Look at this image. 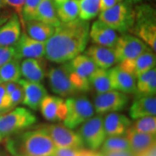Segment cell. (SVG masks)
I'll return each instance as SVG.
<instances>
[{
	"label": "cell",
	"mask_w": 156,
	"mask_h": 156,
	"mask_svg": "<svg viewBox=\"0 0 156 156\" xmlns=\"http://www.w3.org/2000/svg\"><path fill=\"white\" fill-rule=\"evenodd\" d=\"M89 36L95 44L109 48L114 47L119 38L116 31L99 20L91 25Z\"/></svg>",
	"instance_id": "cell-17"
},
{
	"label": "cell",
	"mask_w": 156,
	"mask_h": 156,
	"mask_svg": "<svg viewBox=\"0 0 156 156\" xmlns=\"http://www.w3.org/2000/svg\"><path fill=\"white\" fill-rule=\"evenodd\" d=\"M56 13L61 23H69L77 19L80 14L79 0H66L56 7Z\"/></svg>",
	"instance_id": "cell-29"
},
{
	"label": "cell",
	"mask_w": 156,
	"mask_h": 156,
	"mask_svg": "<svg viewBox=\"0 0 156 156\" xmlns=\"http://www.w3.org/2000/svg\"><path fill=\"white\" fill-rule=\"evenodd\" d=\"M41 127L47 132L56 148L83 147V142L77 132L73 131L64 124H51Z\"/></svg>",
	"instance_id": "cell-10"
},
{
	"label": "cell",
	"mask_w": 156,
	"mask_h": 156,
	"mask_svg": "<svg viewBox=\"0 0 156 156\" xmlns=\"http://www.w3.org/2000/svg\"><path fill=\"white\" fill-rule=\"evenodd\" d=\"M126 2L129 3L130 5H136V4L141 3L142 2L145 1V0H125Z\"/></svg>",
	"instance_id": "cell-44"
},
{
	"label": "cell",
	"mask_w": 156,
	"mask_h": 156,
	"mask_svg": "<svg viewBox=\"0 0 156 156\" xmlns=\"http://www.w3.org/2000/svg\"><path fill=\"white\" fill-rule=\"evenodd\" d=\"M15 57L14 46H0V67Z\"/></svg>",
	"instance_id": "cell-36"
},
{
	"label": "cell",
	"mask_w": 156,
	"mask_h": 156,
	"mask_svg": "<svg viewBox=\"0 0 156 156\" xmlns=\"http://www.w3.org/2000/svg\"><path fill=\"white\" fill-rule=\"evenodd\" d=\"M132 119L145 116H155L156 98L155 95H140L132 103L129 112Z\"/></svg>",
	"instance_id": "cell-23"
},
{
	"label": "cell",
	"mask_w": 156,
	"mask_h": 156,
	"mask_svg": "<svg viewBox=\"0 0 156 156\" xmlns=\"http://www.w3.org/2000/svg\"><path fill=\"white\" fill-rule=\"evenodd\" d=\"M1 140H2V139H1V138H0V141H1Z\"/></svg>",
	"instance_id": "cell-48"
},
{
	"label": "cell",
	"mask_w": 156,
	"mask_h": 156,
	"mask_svg": "<svg viewBox=\"0 0 156 156\" xmlns=\"http://www.w3.org/2000/svg\"><path fill=\"white\" fill-rule=\"evenodd\" d=\"M67 62L70 69L73 70L79 76L86 79H89L90 76L98 68L91 58L85 54H79Z\"/></svg>",
	"instance_id": "cell-27"
},
{
	"label": "cell",
	"mask_w": 156,
	"mask_h": 156,
	"mask_svg": "<svg viewBox=\"0 0 156 156\" xmlns=\"http://www.w3.org/2000/svg\"><path fill=\"white\" fill-rule=\"evenodd\" d=\"M9 97H10V106H9L10 111L12 109L15 108L20 103H22L23 99V90L20 84L19 86L11 93Z\"/></svg>",
	"instance_id": "cell-38"
},
{
	"label": "cell",
	"mask_w": 156,
	"mask_h": 156,
	"mask_svg": "<svg viewBox=\"0 0 156 156\" xmlns=\"http://www.w3.org/2000/svg\"><path fill=\"white\" fill-rule=\"evenodd\" d=\"M41 1L42 0H25L22 11L23 27L25 22L34 20L36 9Z\"/></svg>",
	"instance_id": "cell-34"
},
{
	"label": "cell",
	"mask_w": 156,
	"mask_h": 156,
	"mask_svg": "<svg viewBox=\"0 0 156 156\" xmlns=\"http://www.w3.org/2000/svg\"><path fill=\"white\" fill-rule=\"evenodd\" d=\"M113 90L124 93H135L136 78L119 66L109 69Z\"/></svg>",
	"instance_id": "cell-20"
},
{
	"label": "cell",
	"mask_w": 156,
	"mask_h": 156,
	"mask_svg": "<svg viewBox=\"0 0 156 156\" xmlns=\"http://www.w3.org/2000/svg\"><path fill=\"white\" fill-rule=\"evenodd\" d=\"M135 120L134 124L129 126L134 131L146 134H156L155 116H145Z\"/></svg>",
	"instance_id": "cell-33"
},
{
	"label": "cell",
	"mask_w": 156,
	"mask_h": 156,
	"mask_svg": "<svg viewBox=\"0 0 156 156\" xmlns=\"http://www.w3.org/2000/svg\"><path fill=\"white\" fill-rule=\"evenodd\" d=\"M135 20L131 31L154 53L156 51L155 11L151 5L143 4L134 7Z\"/></svg>",
	"instance_id": "cell-3"
},
{
	"label": "cell",
	"mask_w": 156,
	"mask_h": 156,
	"mask_svg": "<svg viewBox=\"0 0 156 156\" xmlns=\"http://www.w3.org/2000/svg\"><path fill=\"white\" fill-rule=\"evenodd\" d=\"M12 13L10 12V11L6 8L0 9V26L2 25L6 21H7Z\"/></svg>",
	"instance_id": "cell-41"
},
{
	"label": "cell",
	"mask_w": 156,
	"mask_h": 156,
	"mask_svg": "<svg viewBox=\"0 0 156 156\" xmlns=\"http://www.w3.org/2000/svg\"><path fill=\"white\" fill-rule=\"evenodd\" d=\"M136 93L140 95H155L156 69L153 67L136 78Z\"/></svg>",
	"instance_id": "cell-26"
},
{
	"label": "cell",
	"mask_w": 156,
	"mask_h": 156,
	"mask_svg": "<svg viewBox=\"0 0 156 156\" xmlns=\"http://www.w3.org/2000/svg\"><path fill=\"white\" fill-rule=\"evenodd\" d=\"M46 43L30 38L26 33L21 34L18 41L14 45L15 58L18 59L29 58H44Z\"/></svg>",
	"instance_id": "cell-13"
},
{
	"label": "cell",
	"mask_w": 156,
	"mask_h": 156,
	"mask_svg": "<svg viewBox=\"0 0 156 156\" xmlns=\"http://www.w3.org/2000/svg\"><path fill=\"white\" fill-rule=\"evenodd\" d=\"M42 116L49 122L64 121L67 115V108L65 100L60 96H45L39 106Z\"/></svg>",
	"instance_id": "cell-15"
},
{
	"label": "cell",
	"mask_w": 156,
	"mask_h": 156,
	"mask_svg": "<svg viewBox=\"0 0 156 156\" xmlns=\"http://www.w3.org/2000/svg\"><path fill=\"white\" fill-rule=\"evenodd\" d=\"M103 125L106 136H122L131 126V121L125 115L112 112L103 118Z\"/></svg>",
	"instance_id": "cell-22"
},
{
	"label": "cell",
	"mask_w": 156,
	"mask_h": 156,
	"mask_svg": "<svg viewBox=\"0 0 156 156\" xmlns=\"http://www.w3.org/2000/svg\"><path fill=\"white\" fill-rule=\"evenodd\" d=\"M34 113L24 107H16L0 116V138L2 140L23 132L36 124Z\"/></svg>",
	"instance_id": "cell-4"
},
{
	"label": "cell",
	"mask_w": 156,
	"mask_h": 156,
	"mask_svg": "<svg viewBox=\"0 0 156 156\" xmlns=\"http://www.w3.org/2000/svg\"><path fill=\"white\" fill-rule=\"evenodd\" d=\"M5 83L6 93L9 95H10L11 93L19 86L18 83H15V82H7V83Z\"/></svg>",
	"instance_id": "cell-43"
},
{
	"label": "cell",
	"mask_w": 156,
	"mask_h": 156,
	"mask_svg": "<svg viewBox=\"0 0 156 156\" xmlns=\"http://www.w3.org/2000/svg\"><path fill=\"white\" fill-rule=\"evenodd\" d=\"M34 20L41 21L54 27L58 26L61 23L53 0H42L36 9Z\"/></svg>",
	"instance_id": "cell-24"
},
{
	"label": "cell",
	"mask_w": 156,
	"mask_h": 156,
	"mask_svg": "<svg viewBox=\"0 0 156 156\" xmlns=\"http://www.w3.org/2000/svg\"><path fill=\"white\" fill-rule=\"evenodd\" d=\"M7 146L16 156H54L57 149L41 126L9 136Z\"/></svg>",
	"instance_id": "cell-2"
},
{
	"label": "cell",
	"mask_w": 156,
	"mask_h": 156,
	"mask_svg": "<svg viewBox=\"0 0 156 156\" xmlns=\"http://www.w3.org/2000/svg\"><path fill=\"white\" fill-rule=\"evenodd\" d=\"M126 136L129 143L130 151L134 156H147L155 150L156 135L134 131L129 128Z\"/></svg>",
	"instance_id": "cell-12"
},
{
	"label": "cell",
	"mask_w": 156,
	"mask_h": 156,
	"mask_svg": "<svg viewBox=\"0 0 156 156\" xmlns=\"http://www.w3.org/2000/svg\"><path fill=\"white\" fill-rule=\"evenodd\" d=\"M67 112L63 121L67 127L75 129L95 114L94 107L85 95L72 96L65 100Z\"/></svg>",
	"instance_id": "cell-6"
},
{
	"label": "cell",
	"mask_w": 156,
	"mask_h": 156,
	"mask_svg": "<svg viewBox=\"0 0 156 156\" xmlns=\"http://www.w3.org/2000/svg\"><path fill=\"white\" fill-rule=\"evenodd\" d=\"M149 48L141 39L132 35L122 34L119 36L114 47L117 63L132 59L143 53Z\"/></svg>",
	"instance_id": "cell-11"
},
{
	"label": "cell",
	"mask_w": 156,
	"mask_h": 156,
	"mask_svg": "<svg viewBox=\"0 0 156 156\" xmlns=\"http://www.w3.org/2000/svg\"><path fill=\"white\" fill-rule=\"evenodd\" d=\"M100 0H79V18L90 20L99 14Z\"/></svg>",
	"instance_id": "cell-32"
},
{
	"label": "cell",
	"mask_w": 156,
	"mask_h": 156,
	"mask_svg": "<svg viewBox=\"0 0 156 156\" xmlns=\"http://www.w3.org/2000/svg\"><path fill=\"white\" fill-rule=\"evenodd\" d=\"M7 7V5L4 2V0H0V9H4Z\"/></svg>",
	"instance_id": "cell-46"
},
{
	"label": "cell",
	"mask_w": 156,
	"mask_h": 156,
	"mask_svg": "<svg viewBox=\"0 0 156 156\" xmlns=\"http://www.w3.org/2000/svg\"><path fill=\"white\" fill-rule=\"evenodd\" d=\"M54 4H55L56 5V7H57L59 6L60 5H62V3L66 1V0H53Z\"/></svg>",
	"instance_id": "cell-45"
},
{
	"label": "cell",
	"mask_w": 156,
	"mask_h": 156,
	"mask_svg": "<svg viewBox=\"0 0 156 156\" xmlns=\"http://www.w3.org/2000/svg\"><path fill=\"white\" fill-rule=\"evenodd\" d=\"M120 0H100V6H99V12L106 9L112 8L117 3L120 2Z\"/></svg>",
	"instance_id": "cell-40"
},
{
	"label": "cell",
	"mask_w": 156,
	"mask_h": 156,
	"mask_svg": "<svg viewBox=\"0 0 156 156\" xmlns=\"http://www.w3.org/2000/svg\"><path fill=\"white\" fill-rule=\"evenodd\" d=\"M85 54L101 69H109L117 63L114 48L94 44L87 48Z\"/></svg>",
	"instance_id": "cell-19"
},
{
	"label": "cell",
	"mask_w": 156,
	"mask_h": 156,
	"mask_svg": "<svg viewBox=\"0 0 156 156\" xmlns=\"http://www.w3.org/2000/svg\"><path fill=\"white\" fill-rule=\"evenodd\" d=\"M10 106V97L7 94L5 90V83H0V108H3L8 112L10 111L9 109Z\"/></svg>",
	"instance_id": "cell-39"
},
{
	"label": "cell",
	"mask_w": 156,
	"mask_h": 156,
	"mask_svg": "<svg viewBox=\"0 0 156 156\" xmlns=\"http://www.w3.org/2000/svg\"><path fill=\"white\" fill-rule=\"evenodd\" d=\"M88 21L77 18L61 23L46 41L45 57L56 64L69 62L85 50L90 36Z\"/></svg>",
	"instance_id": "cell-1"
},
{
	"label": "cell",
	"mask_w": 156,
	"mask_h": 156,
	"mask_svg": "<svg viewBox=\"0 0 156 156\" xmlns=\"http://www.w3.org/2000/svg\"><path fill=\"white\" fill-rule=\"evenodd\" d=\"M155 53L148 48L143 53L132 59L124 60L120 62L119 67L135 77H139L152 68L155 67Z\"/></svg>",
	"instance_id": "cell-14"
},
{
	"label": "cell",
	"mask_w": 156,
	"mask_h": 156,
	"mask_svg": "<svg viewBox=\"0 0 156 156\" xmlns=\"http://www.w3.org/2000/svg\"><path fill=\"white\" fill-rule=\"evenodd\" d=\"M21 77L20 59L15 57L0 67V80L2 83H17Z\"/></svg>",
	"instance_id": "cell-30"
},
{
	"label": "cell",
	"mask_w": 156,
	"mask_h": 156,
	"mask_svg": "<svg viewBox=\"0 0 156 156\" xmlns=\"http://www.w3.org/2000/svg\"><path fill=\"white\" fill-rule=\"evenodd\" d=\"M20 71L25 80L41 83L47 74V63L44 58H24L20 62Z\"/></svg>",
	"instance_id": "cell-18"
},
{
	"label": "cell",
	"mask_w": 156,
	"mask_h": 156,
	"mask_svg": "<svg viewBox=\"0 0 156 156\" xmlns=\"http://www.w3.org/2000/svg\"><path fill=\"white\" fill-rule=\"evenodd\" d=\"M54 156H100L93 150L79 148H57Z\"/></svg>",
	"instance_id": "cell-35"
},
{
	"label": "cell",
	"mask_w": 156,
	"mask_h": 156,
	"mask_svg": "<svg viewBox=\"0 0 156 156\" xmlns=\"http://www.w3.org/2000/svg\"><path fill=\"white\" fill-rule=\"evenodd\" d=\"M23 90L22 103L33 111L39 109L44 98L48 95L47 90L41 83L20 79L17 82Z\"/></svg>",
	"instance_id": "cell-16"
},
{
	"label": "cell",
	"mask_w": 156,
	"mask_h": 156,
	"mask_svg": "<svg viewBox=\"0 0 156 156\" xmlns=\"http://www.w3.org/2000/svg\"><path fill=\"white\" fill-rule=\"evenodd\" d=\"M48 85L51 90L62 98L74 96L79 93L72 83L67 63L51 67L47 71Z\"/></svg>",
	"instance_id": "cell-7"
},
{
	"label": "cell",
	"mask_w": 156,
	"mask_h": 156,
	"mask_svg": "<svg viewBox=\"0 0 156 156\" xmlns=\"http://www.w3.org/2000/svg\"><path fill=\"white\" fill-rule=\"evenodd\" d=\"M127 95L120 91L112 90L97 94L93 99V107L97 114L103 115L112 112H120L127 106Z\"/></svg>",
	"instance_id": "cell-9"
},
{
	"label": "cell",
	"mask_w": 156,
	"mask_h": 156,
	"mask_svg": "<svg viewBox=\"0 0 156 156\" xmlns=\"http://www.w3.org/2000/svg\"><path fill=\"white\" fill-rule=\"evenodd\" d=\"M77 133L80 136L84 145L90 149L95 151L100 147L106 138L102 115L93 116L83 123Z\"/></svg>",
	"instance_id": "cell-8"
},
{
	"label": "cell",
	"mask_w": 156,
	"mask_h": 156,
	"mask_svg": "<svg viewBox=\"0 0 156 156\" xmlns=\"http://www.w3.org/2000/svg\"><path fill=\"white\" fill-rule=\"evenodd\" d=\"M24 27L26 28L27 34L30 38L45 43L53 35L55 30V27L38 20L25 22Z\"/></svg>",
	"instance_id": "cell-25"
},
{
	"label": "cell",
	"mask_w": 156,
	"mask_h": 156,
	"mask_svg": "<svg viewBox=\"0 0 156 156\" xmlns=\"http://www.w3.org/2000/svg\"><path fill=\"white\" fill-rule=\"evenodd\" d=\"M103 153L130 151L129 143L126 136H108L102 144Z\"/></svg>",
	"instance_id": "cell-31"
},
{
	"label": "cell",
	"mask_w": 156,
	"mask_h": 156,
	"mask_svg": "<svg viewBox=\"0 0 156 156\" xmlns=\"http://www.w3.org/2000/svg\"><path fill=\"white\" fill-rule=\"evenodd\" d=\"M6 5L9 6L15 11V13L18 15L20 20L21 24L23 26V22L22 18V11L23 6H24L25 0H4Z\"/></svg>",
	"instance_id": "cell-37"
},
{
	"label": "cell",
	"mask_w": 156,
	"mask_h": 156,
	"mask_svg": "<svg viewBox=\"0 0 156 156\" xmlns=\"http://www.w3.org/2000/svg\"><path fill=\"white\" fill-rule=\"evenodd\" d=\"M98 20L115 31L126 34L133 28L135 12L132 5L122 1L112 8L99 12Z\"/></svg>",
	"instance_id": "cell-5"
},
{
	"label": "cell",
	"mask_w": 156,
	"mask_h": 156,
	"mask_svg": "<svg viewBox=\"0 0 156 156\" xmlns=\"http://www.w3.org/2000/svg\"><path fill=\"white\" fill-rule=\"evenodd\" d=\"M20 20L12 13L7 21L0 26V46H14L21 35Z\"/></svg>",
	"instance_id": "cell-21"
},
{
	"label": "cell",
	"mask_w": 156,
	"mask_h": 156,
	"mask_svg": "<svg viewBox=\"0 0 156 156\" xmlns=\"http://www.w3.org/2000/svg\"><path fill=\"white\" fill-rule=\"evenodd\" d=\"M0 83H2V81H1V80H0Z\"/></svg>",
	"instance_id": "cell-47"
},
{
	"label": "cell",
	"mask_w": 156,
	"mask_h": 156,
	"mask_svg": "<svg viewBox=\"0 0 156 156\" xmlns=\"http://www.w3.org/2000/svg\"><path fill=\"white\" fill-rule=\"evenodd\" d=\"M89 82L90 87L95 90L97 94L112 90L109 69H101L98 67L96 70L90 76Z\"/></svg>",
	"instance_id": "cell-28"
},
{
	"label": "cell",
	"mask_w": 156,
	"mask_h": 156,
	"mask_svg": "<svg viewBox=\"0 0 156 156\" xmlns=\"http://www.w3.org/2000/svg\"><path fill=\"white\" fill-rule=\"evenodd\" d=\"M102 156H134L130 151H116V152H107L103 153Z\"/></svg>",
	"instance_id": "cell-42"
},
{
	"label": "cell",
	"mask_w": 156,
	"mask_h": 156,
	"mask_svg": "<svg viewBox=\"0 0 156 156\" xmlns=\"http://www.w3.org/2000/svg\"><path fill=\"white\" fill-rule=\"evenodd\" d=\"M120 1H122V0H120Z\"/></svg>",
	"instance_id": "cell-49"
}]
</instances>
